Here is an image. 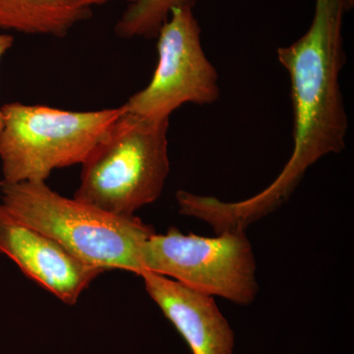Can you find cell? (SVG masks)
Masks as SVG:
<instances>
[{"instance_id": "cell-1", "label": "cell", "mask_w": 354, "mask_h": 354, "mask_svg": "<svg viewBox=\"0 0 354 354\" xmlns=\"http://www.w3.org/2000/svg\"><path fill=\"white\" fill-rule=\"evenodd\" d=\"M344 7L339 0H315L309 29L288 46L278 48V58L290 75L293 106L292 153L271 185L239 202L209 197L203 218L216 234L245 230L288 201L307 169L330 153L346 148L348 120L339 74L346 64Z\"/></svg>"}, {"instance_id": "cell-2", "label": "cell", "mask_w": 354, "mask_h": 354, "mask_svg": "<svg viewBox=\"0 0 354 354\" xmlns=\"http://www.w3.org/2000/svg\"><path fill=\"white\" fill-rule=\"evenodd\" d=\"M0 192L11 215L48 235L84 264L139 277L144 272L142 249L156 232L138 216L111 215L62 196L46 181H1Z\"/></svg>"}, {"instance_id": "cell-3", "label": "cell", "mask_w": 354, "mask_h": 354, "mask_svg": "<svg viewBox=\"0 0 354 354\" xmlns=\"http://www.w3.org/2000/svg\"><path fill=\"white\" fill-rule=\"evenodd\" d=\"M169 127V120H150L124 109L81 165L73 198L121 216H135L157 201L171 171Z\"/></svg>"}, {"instance_id": "cell-4", "label": "cell", "mask_w": 354, "mask_h": 354, "mask_svg": "<svg viewBox=\"0 0 354 354\" xmlns=\"http://www.w3.org/2000/svg\"><path fill=\"white\" fill-rule=\"evenodd\" d=\"M4 183L46 181L57 169L82 165L124 109L72 111L41 104L1 106Z\"/></svg>"}, {"instance_id": "cell-5", "label": "cell", "mask_w": 354, "mask_h": 354, "mask_svg": "<svg viewBox=\"0 0 354 354\" xmlns=\"http://www.w3.org/2000/svg\"><path fill=\"white\" fill-rule=\"evenodd\" d=\"M142 263L144 271L236 304H252L259 290L255 256L244 230L204 237L171 227L165 234L149 237Z\"/></svg>"}, {"instance_id": "cell-6", "label": "cell", "mask_w": 354, "mask_h": 354, "mask_svg": "<svg viewBox=\"0 0 354 354\" xmlns=\"http://www.w3.org/2000/svg\"><path fill=\"white\" fill-rule=\"evenodd\" d=\"M193 8L176 7L157 36L158 64L150 83L123 104L129 113L169 120L184 104H212L220 99L218 73L206 57Z\"/></svg>"}, {"instance_id": "cell-7", "label": "cell", "mask_w": 354, "mask_h": 354, "mask_svg": "<svg viewBox=\"0 0 354 354\" xmlns=\"http://www.w3.org/2000/svg\"><path fill=\"white\" fill-rule=\"evenodd\" d=\"M0 253L64 304L74 305L104 270L84 264L64 247L0 205Z\"/></svg>"}, {"instance_id": "cell-8", "label": "cell", "mask_w": 354, "mask_h": 354, "mask_svg": "<svg viewBox=\"0 0 354 354\" xmlns=\"http://www.w3.org/2000/svg\"><path fill=\"white\" fill-rule=\"evenodd\" d=\"M140 277L193 354L234 353V330L213 297L156 272L144 271Z\"/></svg>"}, {"instance_id": "cell-9", "label": "cell", "mask_w": 354, "mask_h": 354, "mask_svg": "<svg viewBox=\"0 0 354 354\" xmlns=\"http://www.w3.org/2000/svg\"><path fill=\"white\" fill-rule=\"evenodd\" d=\"M91 15V9L65 0H0V29L6 31L64 38Z\"/></svg>"}, {"instance_id": "cell-10", "label": "cell", "mask_w": 354, "mask_h": 354, "mask_svg": "<svg viewBox=\"0 0 354 354\" xmlns=\"http://www.w3.org/2000/svg\"><path fill=\"white\" fill-rule=\"evenodd\" d=\"M198 0H135L115 25V32L122 39H156L172 9L194 8Z\"/></svg>"}, {"instance_id": "cell-11", "label": "cell", "mask_w": 354, "mask_h": 354, "mask_svg": "<svg viewBox=\"0 0 354 354\" xmlns=\"http://www.w3.org/2000/svg\"><path fill=\"white\" fill-rule=\"evenodd\" d=\"M70 6L78 7V8L91 9L95 6H102L111 1H125L131 4L135 0H65Z\"/></svg>"}, {"instance_id": "cell-12", "label": "cell", "mask_w": 354, "mask_h": 354, "mask_svg": "<svg viewBox=\"0 0 354 354\" xmlns=\"http://www.w3.org/2000/svg\"><path fill=\"white\" fill-rule=\"evenodd\" d=\"M14 44V37L8 34H0V62L4 55L12 48ZM3 120H2L1 109H0V133H1Z\"/></svg>"}, {"instance_id": "cell-13", "label": "cell", "mask_w": 354, "mask_h": 354, "mask_svg": "<svg viewBox=\"0 0 354 354\" xmlns=\"http://www.w3.org/2000/svg\"><path fill=\"white\" fill-rule=\"evenodd\" d=\"M341 2L342 7H344V11L348 12L354 6V0H339Z\"/></svg>"}]
</instances>
